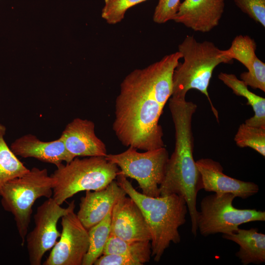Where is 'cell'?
Here are the masks:
<instances>
[{
    "label": "cell",
    "instance_id": "obj_10",
    "mask_svg": "<svg viewBox=\"0 0 265 265\" xmlns=\"http://www.w3.org/2000/svg\"><path fill=\"white\" fill-rule=\"evenodd\" d=\"M62 231L44 265H82L89 248L88 230L74 211L61 217Z\"/></svg>",
    "mask_w": 265,
    "mask_h": 265
},
{
    "label": "cell",
    "instance_id": "obj_22",
    "mask_svg": "<svg viewBox=\"0 0 265 265\" xmlns=\"http://www.w3.org/2000/svg\"><path fill=\"white\" fill-rule=\"evenodd\" d=\"M111 211L100 222L88 229L89 248L82 265H92L103 254L110 235Z\"/></svg>",
    "mask_w": 265,
    "mask_h": 265
},
{
    "label": "cell",
    "instance_id": "obj_26",
    "mask_svg": "<svg viewBox=\"0 0 265 265\" xmlns=\"http://www.w3.org/2000/svg\"><path fill=\"white\" fill-rule=\"evenodd\" d=\"M180 3V0H159L154 13L153 21L161 24L173 20Z\"/></svg>",
    "mask_w": 265,
    "mask_h": 265
},
{
    "label": "cell",
    "instance_id": "obj_8",
    "mask_svg": "<svg viewBox=\"0 0 265 265\" xmlns=\"http://www.w3.org/2000/svg\"><path fill=\"white\" fill-rule=\"evenodd\" d=\"M235 198L230 193H214L202 199L197 224L198 230L203 236L230 234L244 223L265 221L264 211L234 207L233 202Z\"/></svg>",
    "mask_w": 265,
    "mask_h": 265
},
{
    "label": "cell",
    "instance_id": "obj_14",
    "mask_svg": "<svg viewBox=\"0 0 265 265\" xmlns=\"http://www.w3.org/2000/svg\"><path fill=\"white\" fill-rule=\"evenodd\" d=\"M224 8L225 0H184L173 20L195 31L208 32L219 25Z\"/></svg>",
    "mask_w": 265,
    "mask_h": 265
},
{
    "label": "cell",
    "instance_id": "obj_3",
    "mask_svg": "<svg viewBox=\"0 0 265 265\" xmlns=\"http://www.w3.org/2000/svg\"><path fill=\"white\" fill-rule=\"evenodd\" d=\"M117 182L137 205L147 222L151 236V256L159 262L171 242L179 243V228L186 221V203L181 196L172 194L151 197L136 190L127 178L118 173Z\"/></svg>",
    "mask_w": 265,
    "mask_h": 265
},
{
    "label": "cell",
    "instance_id": "obj_25",
    "mask_svg": "<svg viewBox=\"0 0 265 265\" xmlns=\"http://www.w3.org/2000/svg\"><path fill=\"white\" fill-rule=\"evenodd\" d=\"M236 5L250 18L265 27V0H234Z\"/></svg>",
    "mask_w": 265,
    "mask_h": 265
},
{
    "label": "cell",
    "instance_id": "obj_4",
    "mask_svg": "<svg viewBox=\"0 0 265 265\" xmlns=\"http://www.w3.org/2000/svg\"><path fill=\"white\" fill-rule=\"evenodd\" d=\"M184 62L179 64L173 75L171 97L186 99L190 89H196L207 98L212 111L218 121V114L208 91L215 68L221 63H230L233 60L226 50H220L209 41L198 42L193 36L187 35L178 46Z\"/></svg>",
    "mask_w": 265,
    "mask_h": 265
},
{
    "label": "cell",
    "instance_id": "obj_7",
    "mask_svg": "<svg viewBox=\"0 0 265 265\" xmlns=\"http://www.w3.org/2000/svg\"><path fill=\"white\" fill-rule=\"evenodd\" d=\"M169 154L165 147L139 152L128 147L116 154H107L105 158L119 167V173L137 181L144 194L160 196L159 186L165 173Z\"/></svg>",
    "mask_w": 265,
    "mask_h": 265
},
{
    "label": "cell",
    "instance_id": "obj_13",
    "mask_svg": "<svg viewBox=\"0 0 265 265\" xmlns=\"http://www.w3.org/2000/svg\"><path fill=\"white\" fill-rule=\"evenodd\" d=\"M201 174L203 189L216 193H230L236 197L246 199L257 193L259 186L251 182L232 178L223 173L221 164L211 159L203 158L196 161Z\"/></svg>",
    "mask_w": 265,
    "mask_h": 265
},
{
    "label": "cell",
    "instance_id": "obj_15",
    "mask_svg": "<svg viewBox=\"0 0 265 265\" xmlns=\"http://www.w3.org/2000/svg\"><path fill=\"white\" fill-rule=\"evenodd\" d=\"M127 195L117 181H113L106 187L96 191H85L80 198L77 214L87 229L102 220L112 210L117 201Z\"/></svg>",
    "mask_w": 265,
    "mask_h": 265
},
{
    "label": "cell",
    "instance_id": "obj_2",
    "mask_svg": "<svg viewBox=\"0 0 265 265\" xmlns=\"http://www.w3.org/2000/svg\"><path fill=\"white\" fill-rule=\"evenodd\" d=\"M197 107L195 104L186 99L169 98V107L175 128V148L169 157L159 186L160 196L175 194L185 199L190 217L191 233L194 236L198 231L197 196L199 191L203 189L201 174L193 155L192 119Z\"/></svg>",
    "mask_w": 265,
    "mask_h": 265
},
{
    "label": "cell",
    "instance_id": "obj_12",
    "mask_svg": "<svg viewBox=\"0 0 265 265\" xmlns=\"http://www.w3.org/2000/svg\"><path fill=\"white\" fill-rule=\"evenodd\" d=\"M73 158L105 157L106 144L95 134V124L89 120L76 118L69 122L60 137Z\"/></svg>",
    "mask_w": 265,
    "mask_h": 265
},
{
    "label": "cell",
    "instance_id": "obj_23",
    "mask_svg": "<svg viewBox=\"0 0 265 265\" xmlns=\"http://www.w3.org/2000/svg\"><path fill=\"white\" fill-rule=\"evenodd\" d=\"M234 140L240 148L250 147L262 156H265V128L241 124Z\"/></svg>",
    "mask_w": 265,
    "mask_h": 265
},
{
    "label": "cell",
    "instance_id": "obj_24",
    "mask_svg": "<svg viewBox=\"0 0 265 265\" xmlns=\"http://www.w3.org/2000/svg\"><path fill=\"white\" fill-rule=\"evenodd\" d=\"M147 0H105L102 17L110 25H115L124 19L128 9Z\"/></svg>",
    "mask_w": 265,
    "mask_h": 265
},
{
    "label": "cell",
    "instance_id": "obj_17",
    "mask_svg": "<svg viewBox=\"0 0 265 265\" xmlns=\"http://www.w3.org/2000/svg\"><path fill=\"white\" fill-rule=\"evenodd\" d=\"M255 41L248 35L235 37L230 47L226 50L228 56L242 64L248 70L240 77L247 86L265 92V63L256 54Z\"/></svg>",
    "mask_w": 265,
    "mask_h": 265
},
{
    "label": "cell",
    "instance_id": "obj_20",
    "mask_svg": "<svg viewBox=\"0 0 265 265\" xmlns=\"http://www.w3.org/2000/svg\"><path fill=\"white\" fill-rule=\"evenodd\" d=\"M150 241H129L111 234L107 240L103 254H115L134 258L144 265L151 256Z\"/></svg>",
    "mask_w": 265,
    "mask_h": 265
},
{
    "label": "cell",
    "instance_id": "obj_19",
    "mask_svg": "<svg viewBox=\"0 0 265 265\" xmlns=\"http://www.w3.org/2000/svg\"><path fill=\"white\" fill-rule=\"evenodd\" d=\"M218 78L232 90L233 93L245 97L247 100V105L252 107L254 115L246 120L244 123L251 126L265 128V98L250 91L247 85L234 74L221 72Z\"/></svg>",
    "mask_w": 265,
    "mask_h": 265
},
{
    "label": "cell",
    "instance_id": "obj_11",
    "mask_svg": "<svg viewBox=\"0 0 265 265\" xmlns=\"http://www.w3.org/2000/svg\"><path fill=\"white\" fill-rule=\"evenodd\" d=\"M110 234L129 241H151L147 222L135 202L127 195L120 198L111 211Z\"/></svg>",
    "mask_w": 265,
    "mask_h": 265
},
{
    "label": "cell",
    "instance_id": "obj_1",
    "mask_svg": "<svg viewBox=\"0 0 265 265\" xmlns=\"http://www.w3.org/2000/svg\"><path fill=\"white\" fill-rule=\"evenodd\" d=\"M183 56L177 52L136 69L120 84L112 130L125 146L147 151L164 147L159 119L171 97L173 75Z\"/></svg>",
    "mask_w": 265,
    "mask_h": 265
},
{
    "label": "cell",
    "instance_id": "obj_5",
    "mask_svg": "<svg viewBox=\"0 0 265 265\" xmlns=\"http://www.w3.org/2000/svg\"><path fill=\"white\" fill-rule=\"evenodd\" d=\"M56 167L51 175L55 181L52 197L60 205L80 191L106 187L119 172L118 166L105 157H76Z\"/></svg>",
    "mask_w": 265,
    "mask_h": 265
},
{
    "label": "cell",
    "instance_id": "obj_6",
    "mask_svg": "<svg viewBox=\"0 0 265 265\" xmlns=\"http://www.w3.org/2000/svg\"><path fill=\"white\" fill-rule=\"evenodd\" d=\"M55 181L46 168L32 167L22 176L7 182L0 190L3 209L14 216L24 246L31 221L32 206L42 197L53 196Z\"/></svg>",
    "mask_w": 265,
    "mask_h": 265
},
{
    "label": "cell",
    "instance_id": "obj_9",
    "mask_svg": "<svg viewBox=\"0 0 265 265\" xmlns=\"http://www.w3.org/2000/svg\"><path fill=\"white\" fill-rule=\"evenodd\" d=\"M75 208L74 200L63 208L52 197L37 207L34 215L35 227L27 233L25 240L30 265L41 264L45 253L53 247L60 236L57 229L59 219L74 211Z\"/></svg>",
    "mask_w": 265,
    "mask_h": 265
},
{
    "label": "cell",
    "instance_id": "obj_16",
    "mask_svg": "<svg viewBox=\"0 0 265 265\" xmlns=\"http://www.w3.org/2000/svg\"><path fill=\"white\" fill-rule=\"evenodd\" d=\"M10 148L17 156L35 158L56 167L74 159L68 152L60 137L51 141H43L33 134H27L16 139Z\"/></svg>",
    "mask_w": 265,
    "mask_h": 265
},
{
    "label": "cell",
    "instance_id": "obj_18",
    "mask_svg": "<svg viewBox=\"0 0 265 265\" xmlns=\"http://www.w3.org/2000/svg\"><path fill=\"white\" fill-rule=\"evenodd\" d=\"M222 237L239 245L236 256L242 265H260L265 262V235L259 233L257 228H238L233 233L223 234Z\"/></svg>",
    "mask_w": 265,
    "mask_h": 265
},
{
    "label": "cell",
    "instance_id": "obj_27",
    "mask_svg": "<svg viewBox=\"0 0 265 265\" xmlns=\"http://www.w3.org/2000/svg\"><path fill=\"white\" fill-rule=\"evenodd\" d=\"M95 265H142L137 260L123 255L102 254L94 263Z\"/></svg>",
    "mask_w": 265,
    "mask_h": 265
},
{
    "label": "cell",
    "instance_id": "obj_21",
    "mask_svg": "<svg viewBox=\"0 0 265 265\" xmlns=\"http://www.w3.org/2000/svg\"><path fill=\"white\" fill-rule=\"evenodd\" d=\"M6 131L5 126L0 123V190L9 181L29 170L8 147L4 138Z\"/></svg>",
    "mask_w": 265,
    "mask_h": 265
}]
</instances>
